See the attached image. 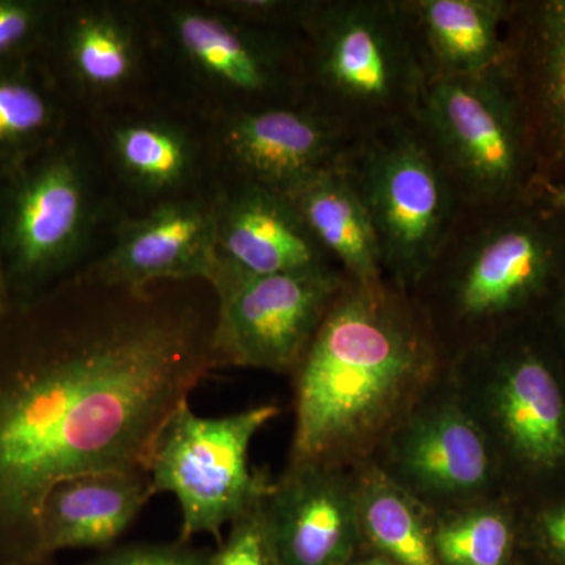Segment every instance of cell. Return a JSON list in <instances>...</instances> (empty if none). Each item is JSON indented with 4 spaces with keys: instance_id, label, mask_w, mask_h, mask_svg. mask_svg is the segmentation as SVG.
Returning a JSON list of instances; mask_svg holds the SVG:
<instances>
[{
    "instance_id": "1",
    "label": "cell",
    "mask_w": 565,
    "mask_h": 565,
    "mask_svg": "<svg viewBox=\"0 0 565 565\" xmlns=\"http://www.w3.org/2000/svg\"><path fill=\"white\" fill-rule=\"evenodd\" d=\"M84 288L61 348L0 388V525L29 535L35 557L52 490L81 476L148 473L170 416L217 370L215 315L195 300Z\"/></svg>"
},
{
    "instance_id": "2",
    "label": "cell",
    "mask_w": 565,
    "mask_h": 565,
    "mask_svg": "<svg viewBox=\"0 0 565 565\" xmlns=\"http://www.w3.org/2000/svg\"><path fill=\"white\" fill-rule=\"evenodd\" d=\"M448 362L411 292L348 278L292 373L289 462L353 468L373 459Z\"/></svg>"
},
{
    "instance_id": "3",
    "label": "cell",
    "mask_w": 565,
    "mask_h": 565,
    "mask_svg": "<svg viewBox=\"0 0 565 565\" xmlns=\"http://www.w3.org/2000/svg\"><path fill=\"white\" fill-rule=\"evenodd\" d=\"M565 282V210L544 193L460 210L412 296L448 356L545 316Z\"/></svg>"
},
{
    "instance_id": "4",
    "label": "cell",
    "mask_w": 565,
    "mask_h": 565,
    "mask_svg": "<svg viewBox=\"0 0 565 565\" xmlns=\"http://www.w3.org/2000/svg\"><path fill=\"white\" fill-rule=\"evenodd\" d=\"M516 501L565 489V362L545 316L490 334L448 362Z\"/></svg>"
},
{
    "instance_id": "5",
    "label": "cell",
    "mask_w": 565,
    "mask_h": 565,
    "mask_svg": "<svg viewBox=\"0 0 565 565\" xmlns=\"http://www.w3.org/2000/svg\"><path fill=\"white\" fill-rule=\"evenodd\" d=\"M305 102L352 140L412 120L429 84L403 0H313Z\"/></svg>"
},
{
    "instance_id": "6",
    "label": "cell",
    "mask_w": 565,
    "mask_h": 565,
    "mask_svg": "<svg viewBox=\"0 0 565 565\" xmlns=\"http://www.w3.org/2000/svg\"><path fill=\"white\" fill-rule=\"evenodd\" d=\"M415 118L460 210H489L542 193L525 117L503 63L478 76L429 82Z\"/></svg>"
},
{
    "instance_id": "7",
    "label": "cell",
    "mask_w": 565,
    "mask_h": 565,
    "mask_svg": "<svg viewBox=\"0 0 565 565\" xmlns=\"http://www.w3.org/2000/svg\"><path fill=\"white\" fill-rule=\"evenodd\" d=\"M343 166L370 214L386 280L414 292L460 212L444 166L416 118L353 140Z\"/></svg>"
},
{
    "instance_id": "8",
    "label": "cell",
    "mask_w": 565,
    "mask_h": 565,
    "mask_svg": "<svg viewBox=\"0 0 565 565\" xmlns=\"http://www.w3.org/2000/svg\"><path fill=\"white\" fill-rule=\"evenodd\" d=\"M277 404L204 418L182 403L163 426L148 476L152 492L172 493L181 508V541L230 526L269 492L273 481L253 471L248 451L256 434L280 415Z\"/></svg>"
},
{
    "instance_id": "9",
    "label": "cell",
    "mask_w": 565,
    "mask_h": 565,
    "mask_svg": "<svg viewBox=\"0 0 565 565\" xmlns=\"http://www.w3.org/2000/svg\"><path fill=\"white\" fill-rule=\"evenodd\" d=\"M0 264L21 289L54 280L87 252L99 200L87 156L54 143L3 177Z\"/></svg>"
},
{
    "instance_id": "10",
    "label": "cell",
    "mask_w": 565,
    "mask_h": 565,
    "mask_svg": "<svg viewBox=\"0 0 565 565\" xmlns=\"http://www.w3.org/2000/svg\"><path fill=\"white\" fill-rule=\"evenodd\" d=\"M178 65L214 96L217 115L305 99L303 40L236 20L211 2L162 7Z\"/></svg>"
},
{
    "instance_id": "11",
    "label": "cell",
    "mask_w": 565,
    "mask_h": 565,
    "mask_svg": "<svg viewBox=\"0 0 565 565\" xmlns=\"http://www.w3.org/2000/svg\"><path fill=\"white\" fill-rule=\"evenodd\" d=\"M371 460L434 514L508 494L492 445L448 370Z\"/></svg>"
},
{
    "instance_id": "12",
    "label": "cell",
    "mask_w": 565,
    "mask_h": 565,
    "mask_svg": "<svg viewBox=\"0 0 565 565\" xmlns=\"http://www.w3.org/2000/svg\"><path fill=\"white\" fill-rule=\"evenodd\" d=\"M345 280L337 266L221 278L212 286L217 367L292 374Z\"/></svg>"
},
{
    "instance_id": "13",
    "label": "cell",
    "mask_w": 565,
    "mask_h": 565,
    "mask_svg": "<svg viewBox=\"0 0 565 565\" xmlns=\"http://www.w3.org/2000/svg\"><path fill=\"white\" fill-rule=\"evenodd\" d=\"M352 137L308 102L217 115L214 152L225 181L262 185L282 195L344 161Z\"/></svg>"
},
{
    "instance_id": "14",
    "label": "cell",
    "mask_w": 565,
    "mask_h": 565,
    "mask_svg": "<svg viewBox=\"0 0 565 565\" xmlns=\"http://www.w3.org/2000/svg\"><path fill=\"white\" fill-rule=\"evenodd\" d=\"M214 199L189 195L154 204L121 223L114 244L84 275L103 288L145 292L161 281H215Z\"/></svg>"
},
{
    "instance_id": "15",
    "label": "cell",
    "mask_w": 565,
    "mask_h": 565,
    "mask_svg": "<svg viewBox=\"0 0 565 565\" xmlns=\"http://www.w3.org/2000/svg\"><path fill=\"white\" fill-rule=\"evenodd\" d=\"M503 66L530 132L539 191L565 184V0H512Z\"/></svg>"
},
{
    "instance_id": "16",
    "label": "cell",
    "mask_w": 565,
    "mask_h": 565,
    "mask_svg": "<svg viewBox=\"0 0 565 565\" xmlns=\"http://www.w3.org/2000/svg\"><path fill=\"white\" fill-rule=\"evenodd\" d=\"M264 511L282 565H345L363 552L352 468L289 462Z\"/></svg>"
},
{
    "instance_id": "17",
    "label": "cell",
    "mask_w": 565,
    "mask_h": 565,
    "mask_svg": "<svg viewBox=\"0 0 565 565\" xmlns=\"http://www.w3.org/2000/svg\"><path fill=\"white\" fill-rule=\"evenodd\" d=\"M214 206L218 274L211 286L225 277L334 266L280 192L250 182L223 181L214 193Z\"/></svg>"
},
{
    "instance_id": "18",
    "label": "cell",
    "mask_w": 565,
    "mask_h": 565,
    "mask_svg": "<svg viewBox=\"0 0 565 565\" xmlns=\"http://www.w3.org/2000/svg\"><path fill=\"white\" fill-rule=\"evenodd\" d=\"M58 57L71 87L93 103H114L137 87L145 41L137 14L110 2L84 3L58 14Z\"/></svg>"
},
{
    "instance_id": "19",
    "label": "cell",
    "mask_w": 565,
    "mask_h": 565,
    "mask_svg": "<svg viewBox=\"0 0 565 565\" xmlns=\"http://www.w3.org/2000/svg\"><path fill=\"white\" fill-rule=\"evenodd\" d=\"M154 497L148 473H98L70 479L44 501L39 556L61 550L109 548Z\"/></svg>"
},
{
    "instance_id": "20",
    "label": "cell",
    "mask_w": 565,
    "mask_h": 565,
    "mask_svg": "<svg viewBox=\"0 0 565 565\" xmlns=\"http://www.w3.org/2000/svg\"><path fill=\"white\" fill-rule=\"evenodd\" d=\"M429 82L484 74L504 61L512 0H403Z\"/></svg>"
},
{
    "instance_id": "21",
    "label": "cell",
    "mask_w": 565,
    "mask_h": 565,
    "mask_svg": "<svg viewBox=\"0 0 565 565\" xmlns=\"http://www.w3.org/2000/svg\"><path fill=\"white\" fill-rule=\"evenodd\" d=\"M286 196L345 277L366 286L386 280L373 223L343 162L300 182Z\"/></svg>"
},
{
    "instance_id": "22",
    "label": "cell",
    "mask_w": 565,
    "mask_h": 565,
    "mask_svg": "<svg viewBox=\"0 0 565 565\" xmlns=\"http://www.w3.org/2000/svg\"><path fill=\"white\" fill-rule=\"evenodd\" d=\"M106 150L117 177L154 204L191 195L202 162V145L185 126L145 115L114 122Z\"/></svg>"
},
{
    "instance_id": "23",
    "label": "cell",
    "mask_w": 565,
    "mask_h": 565,
    "mask_svg": "<svg viewBox=\"0 0 565 565\" xmlns=\"http://www.w3.org/2000/svg\"><path fill=\"white\" fill-rule=\"evenodd\" d=\"M363 552L397 565H440L433 544L434 512L373 462L352 468Z\"/></svg>"
},
{
    "instance_id": "24",
    "label": "cell",
    "mask_w": 565,
    "mask_h": 565,
    "mask_svg": "<svg viewBox=\"0 0 565 565\" xmlns=\"http://www.w3.org/2000/svg\"><path fill=\"white\" fill-rule=\"evenodd\" d=\"M433 544L440 565H519L520 504L508 494L434 514Z\"/></svg>"
},
{
    "instance_id": "25",
    "label": "cell",
    "mask_w": 565,
    "mask_h": 565,
    "mask_svg": "<svg viewBox=\"0 0 565 565\" xmlns=\"http://www.w3.org/2000/svg\"><path fill=\"white\" fill-rule=\"evenodd\" d=\"M61 107L50 92L17 66L0 68V177L54 145Z\"/></svg>"
},
{
    "instance_id": "26",
    "label": "cell",
    "mask_w": 565,
    "mask_h": 565,
    "mask_svg": "<svg viewBox=\"0 0 565 565\" xmlns=\"http://www.w3.org/2000/svg\"><path fill=\"white\" fill-rule=\"evenodd\" d=\"M519 504L522 556L539 565H565V489Z\"/></svg>"
},
{
    "instance_id": "27",
    "label": "cell",
    "mask_w": 565,
    "mask_h": 565,
    "mask_svg": "<svg viewBox=\"0 0 565 565\" xmlns=\"http://www.w3.org/2000/svg\"><path fill=\"white\" fill-rule=\"evenodd\" d=\"M61 10L39 0H0V68L13 66L54 31Z\"/></svg>"
},
{
    "instance_id": "28",
    "label": "cell",
    "mask_w": 565,
    "mask_h": 565,
    "mask_svg": "<svg viewBox=\"0 0 565 565\" xmlns=\"http://www.w3.org/2000/svg\"><path fill=\"white\" fill-rule=\"evenodd\" d=\"M264 497L234 520L207 565H282L267 525Z\"/></svg>"
},
{
    "instance_id": "29",
    "label": "cell",
    "mask_w": 565,
    "mask_h": 565,
    "mask_svg": "<svg viewBox=\"0 0 565 565\" xmlns=\"http://www.w3.org/2000/svg\"><path fill=\"white\" fill-rule=\"evenodd\" d=\"M211 3L255 28L297 35L313 7V0H214Z\"/></svg>"
},
{
    "instance_id": "30",
    "label": "cell",
    "mask_w": 565,
    "mask_h": 565,
    "mask_svg": "<svg viewBox=\"0 0 565 565\" xmlns=\"http://www.w3.org/2000/svg\"><path fill=\"white\" fill-rule=\"evenodd\" d=\"M211 550L191 541L140 542L106 550L85 565H207Z\"/></svg>"
},
{
    "instance_id": "31",
    "label": "cell",
    "mask_w": 565,
    "mask_h": 565,
    "mask_svg": "<svg viewBox=\"0 0 565 565\" xmlns=\"http://www.w3.org/2000/svg\"><path fill=\"white\" fill-rule=\"evenodd\" d=\"M552 332L555 334L557 348L565 362V282L563 288L557 292L556 299L553 300L548 313H546Z\"/></svg>"
},
{
    "instance_id": "32",
    "label": "cell",
    "mask_w": 565,
    "mask_h": 565,
    "mask_svg": "<svg viewBox=\"0 0 565 565\" xmlns=\"http://www.w3.org/2000/svg\"><path fill=\"white\" fill-rule=\"evenodd\" d=\"M545 199L557 207L565 210V184L550 185L544 192Z\"/></svg>"
},
{
    "instance_id": "33",
    "label": "cell",
    "mask_w": 565,
    "mask_h": 565,
    "mask_svg": "<svg viewBox=\"0 0 565 565\" xmlns=\"http://www.w3.org/2000/svg\"><path fill=\"white\" fill-rule=\"evenodd\" d=\"M345 565H397L385 557L373 555V553L362 552L359 556L353 557L351 563Z\"/></svg>"
},
{
    "instance_id": "34",
    "label": "cell",
    "mask_w": 565,
    "mask_h": 565,
    "mask_svg": "<svg viewBox=\"0 0 565 565\" xmlns=\"http://www.w3.org/2000/svg\"><path fill=\"white\" fill-rule=\"evenodd\" d=\"M6 294V277H3L2 264H0V296Z\"/></svg>"
},
{
    "instance_id": "35",
    "label": "cell",
    "mask_w": 565,
    "mask_h": 565,
    "mask_svg": "<svg viewBox=\"0 0 565 565\" xmlns=\"http://www.w3.org/2000/svg\"><path fill=\"white\" fill-rule=\"evenodd\" d=\"M519 565H539V564L531 563V561H527V559H525V557L522 556V561H520Z\"/></svg>"
},
{
    "instance_id": "36",
    "label": "cell",
    "mask_w": 565,
    "mask_h": 565,
    "mask_svg": "<svg viewBox=\"0 0 565 565\" xmlns=\"http://www.w3.org/2000/svg\"><path fill=\"white\" fill-rule=\"evenodd\" d=\"M3 311V296H0V315H2Z\"/></svg>"
}]
</instances>
